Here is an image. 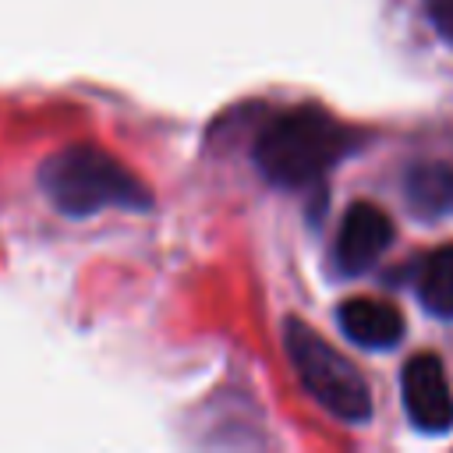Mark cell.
Listing matches in <instances>:
<instances>
[{"mask_svg": "<svg viewBox=\"0 0 453 453\" xmlns=\"http://www.w3.org/2000/svg\"><path fill=\"white\" fill-rule=\"evenodd\" d=\"M400 396L411 425L425 435H439L453 428V389L446 379V368L435 354L421 350L407 357L400 372Z\"/></svg>", "mask_w": 453, "mask_h": 453, "instance_id": "4", "label": "cell"}, {"mask_svg": "<svg viewBox=\"0 0 453 453\" xmlns=\"http://www.w3.org/2000/svg\"><path fill=\"white\" fill-rule=\"evenodd\" d=\"M403 198L418 219L453 212V166L442 159H418L403 170Z\"/></svg>", "mask_w": 453, "mask_h": 453, "instance_id": "7", "label": "cell"}, {"mask_svg": "<svg viewBox=\"0 0 453 453\" xmlns=\"http://www.w3.org/2000/svg\"><path fill=\"white\" fill-rule=\"evenodd\" d=\"M46 198L64 216H92L103 209H152V191L110 152L96 145H67L39 166Z\"/></svg>", "mask_w": 453, "mask_h": 453, "instance_id": "2", "label": "cell"}, {"mask_svg": "<svg viewBox=\"0 0 453 453\" xmlns=\"http://www.w3.org/2000/svg\"><path fill=\"white\" fill-rule=\"evenodd\" d=\"M283 347L287 357L304 386V393L347 425H365L372 418V389L365 375L333 347L326 343L308 322L287 319L283 322Z\"/></svg>", "mask_w": 453, "mask_h": 453, "instance_id": "3", "label": "cell"}, {"mask_svg": "<svg viewBox=\"0 0 453 453\" xmlns=\"http://www.w3.org/2000/svg\"><path fill=\"white\" fill-rule=\"evenodd\" d=\"M393 244V223L375 202H354L336 230L333 244V265L340 276H361L368 273L386 248Z\"/></svg>", "mask_w": 453, "mask_h": 453, "instance_id": "5", "label": "cell"}, {"mask_svg": "<svg viewBox=\"0 0 453 453\" xmlns=\"http://www.w3.org/2000/svg\"><path fill=\"white\" fill-rule=\"evenodd\" d=\"M414 294L435 319H453V244L432 248L414 265Z\"/></svg>", "mask_w": 453, "mask_h": 453, "instance_id": "8", "label": "cell"}, {"mask_svg": "<svg viewBox=\"0 0 453 453\" xmlns=\"http://www.w3.org/2000/svg\"><path fill=\"white\" fill-rule=\"evenodd\" d=\"M336 326L347 340L368 350H389L403 340V315L379 297H350L336 308Z\"/></svg>", "mask_w": 453, "mask_h": 453, "instance_id": "6", "label": "cell"}, {"mask_svg": "<svg viewBox=\"0 0 453 453\" xmlns=\"http://www.w3.org/2000/svg\"><path fill=\"white\" fill-rule=\"evenodd\" d=\"M354 134L319 110H283L255 138L258 173L287 191L319 188L326 173L354 152Z\"/></svg>", "mask_w": 453, "mask_h": 453, "instance_id": "1", "label": "cell"}, {"mask_svg": "<svg viewBox=\"0 0 453 453\" xmlns=\"http://www.w3.org/2000/svg\"><path fill=\"white\" fill-rule=\"evenodd\" d=\"M425 14L432 28L453 46V0H425Z\"/></svg>", "mask_w": 453, "mask_h": 453, "instance_id": "9", "label": "cell"}]
</instances>
